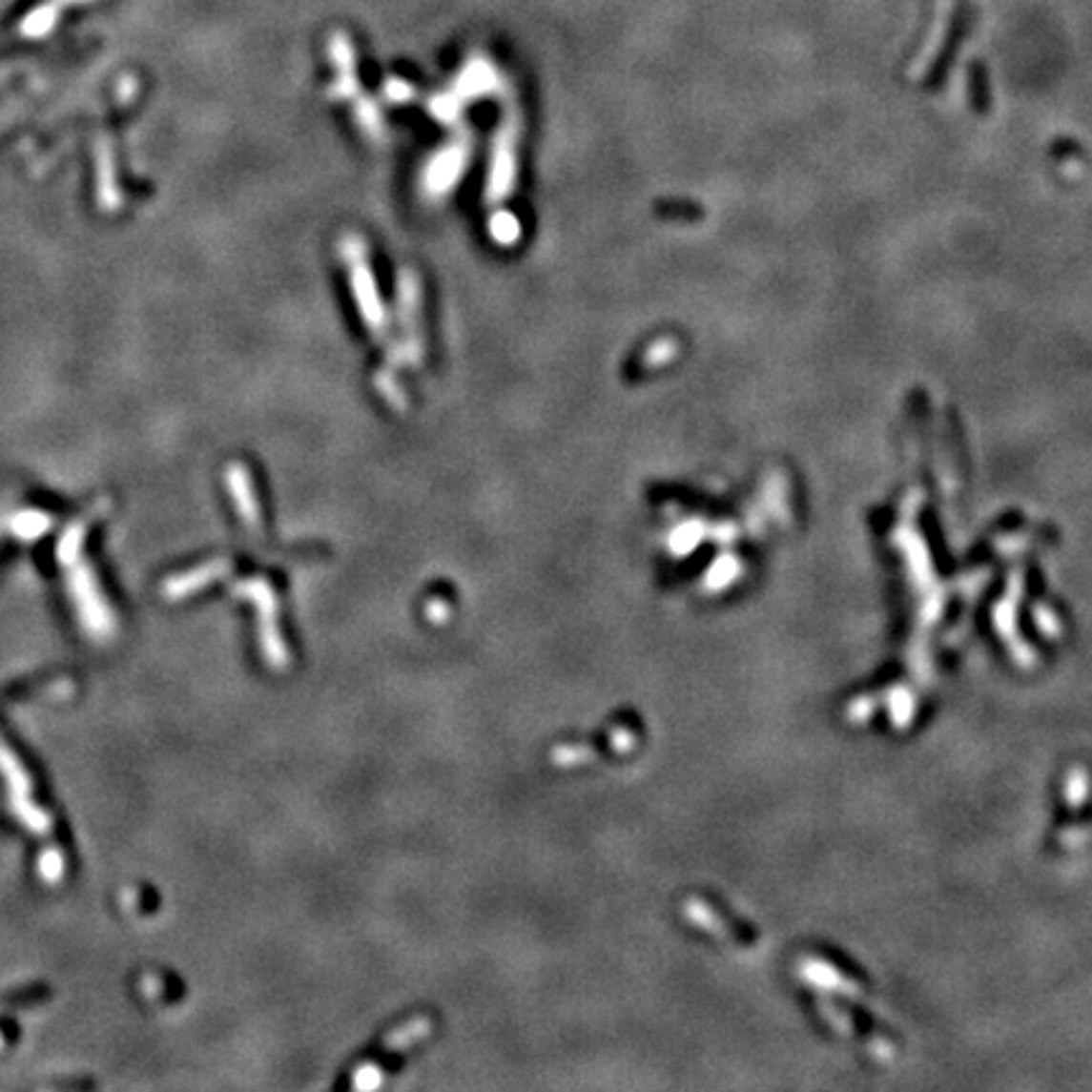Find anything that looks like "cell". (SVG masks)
Masks as SVG:
<instances>
[]
</instances>
